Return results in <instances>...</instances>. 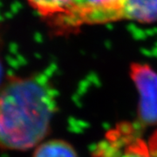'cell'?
Masks as SVG:
<instances>
[{"instance_id":"8992f818","label":"cell","mask_w":157,"mask_h":157,"mask_svg":"<svg viewBox=\"0 0 157 157\" xmlns=\"http://www.w3.org/2000/svg\"><path fill=\"white\" fill-rule=\"evenodd\" d=\"M33 157H78L70 143L63 140H50L35 147Z\"/></svg>"},{"instance_id":"ba28073f","label":"cell","mask_w":157,"mask_h":157,"mask_svg":"<svg viewBox=\"0 0 157 157\" xmlns=\"http://www.w3.org/2000/svg\"><path fill=\"white\" fill-rule=\"evenodd\" d=\"M1 73H2V65H1V62H0V77H1Z\"/></svg>"},{"instance_id":"5b68a950","label":"cell","mask_w":157,"mask_h":157,"mask_svg":"<svg viewBox=\"0 0 157 157\" xmlns=\"http://www.w3.org/2000/svg\"><path fill=\"white\" fill-rule=\"evenodd\" d=\"M150 24L157 22V0H125L121 20Z\"/></svg>"},{"instance_id":"6da1fadb","label":"cell","mask_w":157,"mask_h":157,"mask_svg":"<svg viewBox=\"0 0 157 157\" xmlns=\"http://www.w3.org/2000/svg\"><path fill=\"white\" fill-rule=\"evenodd\" d=\"M56 108L55 90L47 78L10 77L0 86V149L39 146L50 132Z\"/></svg>"},{"instance_id":"277c9868","label":"cell","mask_w":157,"mask_h":157,"mask_svg":"<svg viewBox=\"0 0 157 157\" xmlns=\"http://www.w3.org/2000/svg\"><path fill=\"white\" fill-rule=\"evenodd\" d=\"M103 145L113 149L103 151L105 157H157V132L147 141L136 136L133 129L121 128L113 132Z\"/></svg>"},{"instance_id":"7a4b0ae2","label":"cell","mask_w":157,"mask_h":157,"mask_svg":"<svg viewBox=\"0 0 157 157\" xmlns=\"http://www.w3.org/2000/svg\"><path fill=\"white\" fill-rule=\"evenodd\" d=\"M125 0H72L67 11L48 24L58 34L78 31L83 25L121 20Z\"/></svg>"},{"instance_id":"3957f363","label":"cell","mask_w":157,"mask_h":157,"mask_svg":"<svg viewBox=\"0 0 157 157\" xmlns=\"http://www.w3.org/2000/svg\"><path fill=\"white\" fill-rule=\"evenodd\" d=\"M130 76L139 93L138 119L146 126L157 124V73L147 65L135 63Z\"/></svg>"},{"instance_id":"52a82bcc","label":"cell","mask_w":157,"mask_h":157,"mask_svg":"<svg viewBox=\"0 0 157 157\" xmlns=\"http://www.w3.org/2000/svg\"><path fill=\"white\" fill-rule=\"evenodd\" d=\"M28 2L49 23L63 15L72 0H28Z\"/></svg>"}]
</instances>
